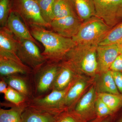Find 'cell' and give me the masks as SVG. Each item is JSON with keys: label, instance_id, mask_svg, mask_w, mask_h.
<instances>
[{"label": "cell", "instance_id": "cell-36", "mask_svg": "<svg viewBox=\"0 0 122 122\" xmlns=\"http://www.w3.org/2000/svg\"><path fill=\"white\" fill-rule=\"evenodd\" d=\"M34 0L36 1H38V0Z\"/></svg>", "mask_w": 122, "mask_h": 122}, {"label": "cell", "instance_id": "cell-28", "mask_svg": "<svg viewBox=\"0 0 122 122\" xmlns=\"http://www.w3.org/2000/svg\"><path fill=\"white\" fill-rule=\"evenodd\" d=\"M95 110L99 117H104L113 113L108 106L98 97L95 101Z\"/></svg>", "mask_w": 122, "mask_h": 122}, {"label": "cell", "instance_id": "cell-15", "mask_svg": "<svg viewBox=\"0 0 122 122\" xmlns=\"http://www.w3.org/2000/svg\"><path fill=\"white\" fill-rule=\"evenodd\" d=\"M61 113L42 110L28 105L22 112V122H55Z\"/></svg>", "mask_w": 122, "mask_h": 122}, {"label": "cell", "instance_id": "cell-13", "mask_svg": "<svg viewBox=\"0 0 122 122\" xmlns=\"http://www.w3.org/2000/svg\"><path fill=\"white\" fill-rule=\"evenodd\" d=\"M95 97L96 89L93 86L79 101L73 112L80 118H88L95 109Z\"/></svg>", "mask_w": 122, "mask_h": 122}, {"label": "cell", "instance_id": "cell-8", "mask_svg": "<svg viewBox=\"0 0 122 122\" xmlns=\"http://www.w3.org/2000/svg\"><path fill=\"white\" fill-rule=\"evenodd\" d=\"M82 22L77 15H72L54 18L50 24V28L58 34L72 39L77 33Z\"/></svg>", "mask_w": 122, "mask_h": 122}, {"label": "cell", "instance_id": "cell-29", "mask_svg": "<svg viewBox=\"0 0 122 122\" xmlns=\"http://www.w3.org/2000/svg\"><path fill=\"white\" fill-rule=\"evenodd\" d=\"M80 118L73 112L62 113L55 122H81Z\"/></svg>", "mask_w": 122, "mask_h": 122}, {"label": "cell", "instance_id": "cell-22", "mask_svg": "<svg viewBox=\"0 0 122 122\" xmlns=\"http://www.w3.org/2000/svg\"><path fill=\"white\" fill-rule=\"evenodd\" d=\"M86 83L82 79L78 80L71 86L66 95L63 105L65 108L70 107L77 100L86 86Z\"/></svg>", "mask_w": 122, "mask_h": 122}, {"label": "cell", "instance_id": "cell-30", "mask_svg": "<svg viewBox=\"0 0 122 122\" xmlns=\"http://www.w3.org/2000/svg\"><path fill=\"white\" fill-rule=\"evenodd\" d=\"M110 70L114 72H122V55L120 54L112 64Z\"/></svg>", "mask_w": 122, "mask_h": 122}, {"label": "cell", "instance_id": "cell-5", "mask_svg": "<svg viewBox=\"0 0 122 122\" xmlns=\"http://www.w3.org/2000/svg\"><path fill=\"white\" fill-rule=\"evenodd\" d=\"M17 40L18 57L22 63L36 73L47 61L35 42L28 39Z\"/></svg>", "mask_w": 122, "mask_h": 122}, {"label": "cell", "instance_id": "cell-10", "mask_svg": "<svg viewBox=\"0 0 122 122\" xmlns=\"http://www.w3.org/2000/svg\"><path fill=\"white\" fill-rule=\"evenodd\" d=\"M121 44L98 45L97 48V57L98 72L103 73L110 70L112 64L121 54Z\"/></svg>", "mask_w": 122, "mask_h": 122}, {"label": "cell", "instance_id": "cell-27", "mask_svg": "<svg viewBox=\"0 0 122 122\" xmlns=\"http://www.w3.org/2000/svg\"><path fill=\"white\" fill-rule=\"evenodd\" d=\"M12 0H0V25L5 26L11 12Z\"/></svg>", "mask_w": 122, "mask_h": 122}, {"label": "cell", "instance_id": "cell-16", "mask_svg": "<svg viewBox=\"0 0 122 122\" xmlns=\"http://www.w3.org/2000/svg\"><path fill=\"white\" fill-rule=\"evenodd\" d=\"M75 73L68 66L59 64L58 72L53 84L52 89L62 90L66 89L73 80Z\"/></svg>", "mask_w": 122, "mask_h": 122}, {"label": "cell", "instance_id": "cell-1", "mask_svg": "<svg viewBox=\"0 0 122 122\" xmlns=\"http://www.w3.org/2000/svg\"><path fill=\"white\" fill-rule=\"evenodd\" d=\"M29 28L33 37L44 46L42 54L49 62L58 63L63 60L68 52L77 45L72 38L62 36L42 26L33 25Z\"/></svg>", "mask_w": 122, "mask_h": 122}, {"label": "cell", "instance_id": "cell-37", "mask_svg": "<svg viewBox=\"0 0 122 122\" xmlns=\"http://www.w3.org/2000/svg\"><path fill=\"white\" fill-rule=\"evenodd\" d=\"M121 45H122V44H121Z\"/></svg>", "mask_w": 122, "mask_h": 122}, {"label": "cell", "instance_id": "cell-24", "mask_svg": "<svg viewBox=\"0 0 122 122\" xmlns=\"http://www.w3.org/2000/svg\"><path fill=\"white\" fill-rule=\"evenodd\" d=\"M98 97L106 103L113 112L122 106V96L120 95L99 93Z\"/></svg>", "mask_w": 122, "mask_h": 122}, {"label": "cell", "instance_id": "cell-12", "mask_svg": "<svg viewBox=\"0 0 122 122\" xmlns=\"http://www.w3.org/2000/svg\"><path fill=\"white\" fill-rule=\"evenodd\" d=\"M21 18L17 13L11 11L8 18L6 27L17 39L30 40L39 46L36 40L32 36L28 26L22 22Z\"/></svg>", "mask_w": 122, "mask_h": 122}, {"label": "cell", "instance_id": "cell-34", "mask_svg": "<svg viewBox=\"0 0 122 122\" xmlns=\"http://www.w3.org/2000/svg\"><path fill=\"white\" fill-rule=\"evenodd\" d=\"M109 122V121L107 120H103V121H102V122Z\"/></svg>", "mask_w": 122, "mask_h": 122}, {"label": "cell", "instance_id": "cell-2", "mask_svg": "<svg viewBox=\"0 0 122 122\" xmlns=\"http://www.w3.org/2000/svg\"><path fill=\"white\" fill-rule=\"evenodd\" d=\"M98 46L77 44L66 55L61 63L76 73L94 75L98 72Z\"/></svg>", "mask_w": 122, "mask_h": 122}, {"label": "cell", "instance_id": "cell-7", "mask_svg": "<svg viewBox=\"0 0 122 122\" xmlns=\"http://www.w3.org/2000/svg\"><path fill=\"white\" fill-rule=\"evenodd\" d=\"M69 89L68 87L62 90H52L50 93L44 97L33 99L29 103V106L51 113H61L65 109L63 100Z\"/></svg>", "mask_w": 122, "mask_h": 122}, {"label": "cell", "instance_id": "cell-35", "mask_svg": "<svg viewBox=\"0 0 122 122\" xmlns=\"http://www.w3.org/2000/svg\"><path fill=\"white\" fill-rule=\"evenodd\" d=\"M121 54H122V49H121Z\"/></svg>", "mask_w": 122, "mask_h": 122}, {"label": "cell", "instance_id": "cell-25", "mask_svg": "<svg viewBox=\"0 0 122 122\" xmlns=\"http://www.w3.org/2000/svg\"><path fill=\"white\" fill-rule=\"evenodd\" d=\"M55 1V0H38L37 1L42 17L50 25L54 19L53 5Z\"/></svg>", "mask_w": 122, "mask_h": 122}, {"label": "cell", "instance_id": "cell-26", "mask_svg": "<svg viewBox=\"0 0 122 122\" xmlns=\"http://www.w3.org/2000/svg\"><path fill=\"white\" fill-rule=\"evenodd\" d=\"M4 94L6 100L16 106L22 105L26 101L27 98L25 96L9 86Z\"/></svg>", "mask_w": 122, "mask_h": 122}, {"label": "cell", "instance_id": "cell-21", "mask_svg": "<svg viewBox=\"0 0 122 122\" xmlns=\"http://www.w3.org/2000/svg\"><path fill=\"white\" fill-rule=\"evenodd\" d=\"M54 18H61L77 15L71 0H55L53 5Z\"/></svg>", "mask_w": 122, "mask_h": 122}, {"label": "cell", "instance_id": "cell-32", "mask_svg": "<svg viewBox=\"0 0 122 122\" xmlns=\"http://www.w3.org/2000/svg\"><path fill=\"white\" fill-rule=\"evenodd\" d=\"M7 86H8L5 81L1 78V80L0 81V93L4 94L7 90Z\"/></svg>", "mask_w": 122, "mask_h": 122}, {"label": "cell", "instance_id": "cell-19", "mask_svg": "<svg viewBox=\"0 0 122 122\" xmlns=\"http://www.w3.org/2000/svg\"><path fill=\"white\" fill-rule=\"evenodd\" d=\"M1 77L5 81L8 86L16 90L26 98L31 96L28 83L23 78L18 74L11 75Z\"/></svg>", "mask_w": 122, "mask_h": 122}, {"label": "cell", "instance_id": "cell-31", "mask_svg": "<svg viewBox=\"0 0 122 122\" xmlns=\"http://www.w3.org/2000/svg\"><path fill=\"white\" fill-rule=\"evenodd\" d=\"M114 81L119 91L122 93V73L121 72L112 71Z\"/></svg>", "mask_w": 122, "mask_h": 122}, {"label": "cell", "instance_id": "cell-20", "mask_svg": "<svg viewBox=\"0 0 122 122\" xmlns=\"http://www.w3.org/2000/svg\"><path fill=\"white\" fill-rule=\"evenodd\" d=\"M98 93H107L120 95L115 82L111 71L102 74L97 84Z\"/></svg>", "mask_w": 122, "mask_h": 122}, {"label": "cell", "instance_id": "cell-23", "mask_svg": "<svg viewBox=\"0 0 122 122\" xmlns=\"http://www.w3.org/2000/svg\"><path fill=\"white\" fill-rule=\"evenodd\" d=\"M122 43V21L112 28L98 45Z\"/></svg>", "mask_w": 122, "mask_h": 122}, {"label": "cell", "instance_id": "cell-9", "mask_svg": "<svg viewBox=\"0 0 122 122\" xmlns=\"http://www.w3.org/2000/svg\"><path fill=\"white\" fill-rule=\"evenodd\" d=\"M59 67V64L57 63L49 62L37 72L35 84L37 94L45 93L52 88Z\"/></svg>", "mask_w": 122, "mask_h": 122}, {"label": "cell", "instance_id": "cell-18", "mask_svg": "<svg viewBox=\"0 0 122 122\" xmlns=\"http://www.w3.org/2000/svg\"><path fill=\"white\" fill-rule=\"evenodd\" d=\"M76 13L82 22L96 15L94 0H71Z\"/></svg>", "mask_w": 122, "mask_h": 122}, {"label": "cell", "instance_id": "cell-6", "mask_svg": "<svg viewBox=\"0 0 122 122\" xmlns=\"http://www.w3.org/2000/svg\"><path fill=\"white\" fill-rule=\"evenodd\" d=\"M95 16L111 28L122 21V0H94Z\"/></svg>", "mask_w": 122, "mask_h": 122}, {"label": "cell", "instance_id": "cell-17", "mask_svg": "<svg viewBox=\"0 0 122 122\" xmlns=\"http://www.w3.org/2000/svg\"><path fill=\"white\" fill-rule=\"evenodd\" d=\"M28 105L26 102L19 106L9 104V109H0V122H22V112Z\"/></svg>", "mask_w": 122, "mask_h": 122}, {"label": "cell", "instance_id": "cell-14", "mask_svg": "<svg viewBox=\"0 0 122 122\" xmlns=\"http://www.w3.org/2000/svg\"><path fill=\"white\" fill-rule=\"evenodd\" d=\"M31 69L22 62L14 59L0 56V74L1 77L11 75L30 73Z\"/></svg>", "mask_w": 122, "mask_h": 122}, {"label": "cell", "instance_id": "cell-3", "mask_svg": "<svg viewBox=\"0 0 122 122\" xmlns=\"http://www.w3.org/2000/svg\"><path fill=\"white\" fill-rule=\"evenodd\" d=\"M112 28L96 16L84 21L72 38L77 44L98 46Z\"/></svg>", "mask_w": 122, "mask_h": 122}, {"label": "cell", "instance_id": "cell-4", "mask_svg": "<svg viewBox=\"0 0 122 122\" xmlns=\"http://www.w3.org/2000/svg\"><path fill=\"white\" fill-rule=\"evenodd\" d=\"M11 11L17 13L28 28L33 25L50 28L42 17L37 1L34 0H12Z\"/></svg>", "mask_w": 122, "mask_h": 122}, {"label": "cell", "instance_id": "cell-11", "mask_svg": "<svg viewBox=\"0 0 122 122\" xmlns=\"http://www.w3.org/2000/svg\"><path fill=\"white\" fill-rule=\"evenodd\" d=\"M18 44L17 39L6 26L0 27V56L21 61L17 55Z\"/></svg>", "mask_w": 122, "mask_h": 122}, {"label": "cell", "instance_id": "cell-33", "mask_svg": "<svg viewBox=\"0 0 122 122\" xmlns=\"http://www.w3.org/2000/svg\"><path fill=\"white\" fill-rule=\"evenodd\" d=\"M117 122H122V116L118 120Z\"/></svg>", "mask_w": 122, "mask_h": 122}]
</instances>
